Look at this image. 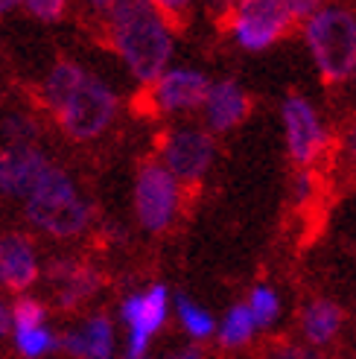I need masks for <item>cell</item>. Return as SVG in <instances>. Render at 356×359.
I'll list each match as a JSON object with an SVG mask.
<instances>
[{
    "label": "cell",
    "instance_id": "obj_12",
    "mask_svg": "<svg viewBox=\"0 0 356 359\" xmlns=\"http://www.w3.org/2000/svg\"><path fill=\"white\" fill-rule=\"evenodd\" d=\"M47 278L56 283V301L62 310H79L85 301H91L100 286H102V275L94 266L70 260V257H59L47 266Z\"/></svg>",
    "mask_w": 356,
    "mask_h": 359
},
{
    "label": "cell",
    "instance_id": "obj_7",
    "mask_svg": "<svg viewBox=\"0 0 356 359\" xmlns=\"http://www.w3.org/2000/svg\"><path fill=\"white\" fill-rule=\"evenodd\" d=\"M280 123H283V140H287V155L298 170H315L330 152V129L315 105L301 97L287 94L280 102Z\"/></svg>",
    "mask_w": 356,
    "mask_h": 359
},
{
    "label": "cell",
    "instance_id": "obj_20",
    "mask_svg": "<svg viewBox=\"0 0 356 359\" xmlns=\"http://www.w3.org/2000/svg\"><path fill=\"white\" fill-rule=\"evenodd\" d=\"M59 348V339L53 336L47 327H35V330H24L18 333V351H21L27 359H39L50 351Z\"/></svg>",
    "mask_w": 356,
    "mask_h": 359
},
{
    "label": "cell",
    "instance_id": "obj_13",
    "mask_svg": "<svg viewBox=\"0 0 356 359\" xmlns=\"http://www.w3.org/2000/svg\"><path fill=\"white\" fill-rule=\"evenodd\" d=\"M47 167L50 161L32 143H9L0 152V190L6 196H24L27 199Z\"/></svg>",
    "mask_w": 356,
    "mask_h": 359
},
{
    "label": "cell",
    "instance_id": "obj_24",
    "mask_svg": "<svg viewBox=\"0 0 356 359\" xmlns=\"http://www.w3.org/2000/svg\"><path fill=\"white\" fill-rule=\"evenodd\" d=\"M318 196V175L315 170H295L292 178V202L298 208H310Z\"/></svg>",
    "mask_w": 356,
    "mask_h": 359
},
{
    "label": "cell",
    "instance_id": "obj_10",
    "mask_svg": "<svg viewBox=\"0 0 356 359\" xmlns=\"http://www.w3.org/2000/svg\"><path fill=\"white\" fill-rule=\"evenodd\" d=\"M170 316V290L164 283H152L149 290L135 292L123 301L120 318L129 327L126 359H146L155 333L167 325Z\"/></svg>",
    "mask_w": 356,
    "mask_h": 359
},
{
    "label": "cell",
    "instance_id": "obj_8",
    "mask_svg": "<svg viewBox=\"0 0 356 359\" xmlns=\"http://www.w3.org/2000/svg\"><path fill=\"white\" fill-rule=\"evenodd\" d=\"M158 161L182 187H196L217 161V140L202 126H170L158 137Z\"/></svg>",
    "mask_w": 356,
    "mask_h": 359
},
{
    "label": "cell",
    "instance_id": "obj_22",
    "mask_svg": "<svg viewBox=\"0 0 356 359\" xmlns=\"http://www.w3.org/2000/svg\"><path fill=\"white\" fill-rule=\"evenodd\" d=\"M263 359H324L322 351H315L304 342H295V339H275V342L266 348Z\"/></svg>",
    "mask_w": 356,
    "mask_h": 359
},
{
    "label": "cell",
    "instance_id": "obj_1",
    "mask_svg": "<svg viewBox=\"0 0 356 359\" xmlns=\"http://www.w3.org/2000/svg\"><path fill=\"white\" fill-rule=\"evenodd\" d=\"M44 105L70 140H97L117 114V94L76 62H56L44 79Z\"/></svg>",
    "mask_w": 356,
    "mask_h": 359
},
{
    "label": "cell",
    "instance_id": "obj_2",
    "mask_svg": "<svg viewBox=\"0 0 356 359\" xmlns=\"http://www.w3.org/2000/svg\"><path fill=\"white\" fill-rule=\"evenodd\" d=\"M109 12V39L129 74L149 85L170 67L172 29L161 21L149 0H114Z\"/></svg>",
    "mask_w": 356,
    "mask_h": 359
},
{
    "label": "cell",
    "instance_id": "obj_5",
    "mask_svg": "<svg viewBox=\"0 0 356 359\" xmlns=\"http://www.w3.org/2000/svg\"><path fill=\"white\" fill-rule=\"evenodd\" d=\"M222 24L240 50L263 53L295 27V18L283 0H234Z\"/></svg>",
    "mask_w": 356,
    "mask_h": 359
},
{
    "label": "cell",
    "instance_id": "obj_32",
    "mask_svg": "<svg viewBox=\"0 0 356 359\" xmlns=\"http://www.w3.org/2000/svg\"><path fill=\"white\" fill-rule=\"evenodd\" d=\"M21 0H0V12H9V9H15Z\"/></svg>",
    "mask_w": 356,
    "mask_h": 359
},
{
    "label": "cell",
    "instance_id": "obj_11",
    "mask_svg": "<svg viewBox=\"0 0 356 359\" xmlns=\"http://www.w3.org/2000/svg\"><path fill=\"white\" fill-rule=\"evenodd\" d=\"M205 129L210 135H228L240 129V126L252 114V94L237 79H219L210 82L207 97L202 102Z\"/></svg>",
    "mask_w": 356,
    "mask_h": 359
},
{
    "label": "cell",
    "instance_id": "obj_15",
    "mask_svg": "<svg viewBox=\"0 0 356 359\" xmlns=\"http://www.w3.org/2000/svg\"><path fill=\"white\" fill-rule=\"evenodd\" d=\"M35 280H39V260H35V248L29 237H0V283L12 292H24Z\"/></svg>",
    "mask_w": 356,
    "mask_h": 359
},
{
    "label": "cell",
    "instance_id": "obj_23",
    "mask_svg": "<svg viewBox=\"0 0 356 359\" xmlns=\"http://www.w3.org/2000/svg\"><path fill=\"white\" fill-rule=\"evenodd\" d=\"M152 9L161 15V21L170 27V29H178L187 24V15L193 9V0H149Z\"/></svg>",
    "mask_w": 356,
    "mask_h": 359
},
{
    "label": "cell",
    "instance_id": "obj_31",
    "mask_svg": "<svg viewBox=\"0 0 356 359\" xmlns=\"http://www.w3.org/2000/svg\"><path fill=\"white\" fill-rule=\"evenodd\" d=\"M85 4H88V6H94V9H109L114 0H85Z\"/></svg>",
    "mask_w": 356,
    "mask_h": 359
},
{
    "label": "cell",
    "instance_id": "obj_29",
    "mask_svg": "<svg viewBox=\"0 0 356 359\" xmlns=\"http://www.w3.org/2000/svg\"><path fill=\"white\" fill-rule=\"evenodd\" d=\"M164 359H207V356H205V351H202L199 345H187V348L172 351V353L164 356Z\"/></svg>",
    "mask_w": 356,
    "mask_h": 359
},
{
    "label": "cell",
    "instance_id": "obj_21",
    "mask_svg": "<svg viewBox=\"0 0 356 359\" xmlns=\"http://www.w3.org/2000/svg\"><path fill=\"white\" fill-rule=\"evenodd\" d=\"M9 316H12V321H15L18 333H24V330L44 327V316H47V310H44V304H41V301H35V298H18Z\"/></svg>",
    "mask_w": 356,
    "mask_h": 359
},
{
    "label": "cell",
    "instance_id": "obj_4",
    "mask_svg": "<svg viewBox=\"0 0 356 359\" xmlns=\"http://www.w3.org/2000/svg\"><path fill=\"white\" fill-rule=\"evenodd\" d=\"M91 205H88L74 178H70L62 167L50 164L39 184L27 196V217L35 228H41L50 237H79L82 231L91 225Z\"/></svg>",
    "mask_w": 356,
    "mask_h": 359
},
{
    "label": "cell",
    "instance_id": "obj_28",
    "mask_svg": "<svg viewBox=\"0 0 356 359\" xmlns=\"http://www.w3.org/2000/svg\"><path fill=\"white\" fill-rule=\"evenodd\" d=\"M283 4H287V9L292 12L295 24H298V21H307V18L315 15L318 9H324L330 0H283Z\"/></svg>",
    "mask_w": 356,
    "mask_h": 359
},
{
    "label": "cell",
    "instance_id": "obj_30",
    "mask_svg": "<svg viewBox=\"0 0 356 359\" xmlns=\"http://www.w3.org/2000/svg\"><path fill=\"white\" fill-rule=\"evenodd\" d=\"M9 321H12V316H9V310L0 304V336H4L6 330H9Z\"/></svg>",
    "mask_w": 356,
    "mask_h": 359
},
{
    "label": "cell",
    "instance_id": "obj_17",
    "mask_svg": "<svg viewBox=\"0 0 356 359\" xmlns=\"http://www.w3.org/2000/svg\"><path fill=\"white\" fill-rule=\"evenodd\" d=\"M254 336H257V325H254L252 313H248V307L242 301L231 304L228 313L219 321V327H217L219 345L225 351H242V348H248L254 342Z\"/></svg>",
    "mask_w": 356,
    "mask_h": 359
},
{
    "label": "cell",
    "instance_id": "obj_18",
    "mask_svg": "<svg viewBox=\"0 0 356 359\" xmlns=\"http://www.w3.org/2000/svg\"><path fill=\"white\" fill-rule=\"evenodd\" d=\"M175 316H178V325L184 327V333L193 339V345L207 342V339L217 336V318L190 295H175Z\"/></svg>",
    "mask_w": 356,
    "mask_h": 359
},
{
    "label": "cell",
    "instance_id": "obj_25",
    "mask_svg": "<svg viewBox=\"0 0 356 359\" xmlns=\"http://www.w3.org/2000/svg\"><path fill=\"white\" fill-rule=\"evenodd\" d=\"M35 135H39V126H35L29 117L12 114V117L4 120V137L9 143H32Z\"/></svg>",
    "mask_w": 356,
    "mask_h": 359
},
{
    "label": "cell",
    "instance_id": "obj_19",
    "mask_svg": "<svg viewBox=\"0 0 356 359\" xmlns=\"http://www.w3.org/2000/svg\"><path fill=\"white\" fill-rule=\"evenodd\" d=\"M248 313H252L257 330H269L278 325V318L283 313V304H280V295L275 292V286L269 283H257L252 292H248V301H245Z\"/></svg>",
    "mask_w": 356,
    "mask_h": 359
},
{
    "label": "cell",
    "instance_id": "obj_3",
    "mask_svg": "<svg viewBox=\"0 0 356 359\" xmlns=\"http://www.w3.org/2000/svg\"><path fill=\"white\" fill-rule=\"evenodd\" d=\"M304 44L327 85H345L356 76V15L348 6L327 4L304 21Z\"/></svg>",
    "mask_w": 356,
    "mask_h": 359
},
{
    "label": "cell",
    "instance_id": "obj_16",
    "mask_svg": "<svg viewBox=\"0 0 356 359\" xmlns=\"http://www.w3.org/2000/svg\"><path fill=\"white\" fill-rule=\"evenodd\" d=\"M59 348L70 359H111L114 356V325L109 316H91L82 327L59 339Z\"/></svg>",
    "mask_w": 356,
    "mask_h": 359
},
{
    "label": "cell",
    "instance_id": "obj_14",
    "mask_svg": "<svg viewBox=\"0 0 356 359\" xmlns=\"http://www.w3.org/2000/svg\"><path fill=\"white\" fill-rule=\"evenodd\" d=\"M298 330L304 345L324 351L345 330V307L333 298H310L298 313Z\"/></svg>",
    "mask_w": 356,
    "mask_h": 359
},
{
    "label": "cell",
    "instance_id": "obj_6",
    "mask_svg": "<svg viewBox=\"0 0 356 359\" xmlns=\"http://www.w3.org/2000/svg\"><path fill=\"white\" fill-rule=\"evenodd\" d=\"M184 187L175 182L172 172L158 158L140 161L135 175V217L140 228L149 234L170 231L182 213Z\"/></svg>",
    "mask_w": 356,
    "mask_h": 359
},
{
    "label": "cell",
    "instance_id": "obj_27",
    "mask_svg": "<svg viewBox=\"0 0 356 359\" xmlns=\"http://www.w3.org/2000/svg\"><path fill=\"white\" fill-rule=\"evenodd\" d=\"M67 0H27V9L39 18V21H59L64 15Z\"/></svg>",
    "mask_w": 356,
    "mask_h": 359
},
{
    "label": "cell",
    "instance_id": "obj_9",
    "mask_svg": "<svg viewBox=\"0 0 356 359\" xmlns=\"http://www.w3.org/2000/svg\"><path fill=\"white\" fill-rule=\"evenodd\" d=\"M210 79L196 67H167L155 82L144 85L140 100H146V109L152 114H193L202 111V102L207 97Z\"/></svg>",
    "mask_w": 356,
    "mask_h": 359
},
{
    "label": "cell",
    "instance_id": "obj_26",
    "mask_svg": "<svg viewBox=\"0 0 356 359\" xmlns=\"http://www.w3.org/2000/svg\"><path fill=\"white\" fill-rule=\"evenodd\" d=\"M339 158L345 170L356 178V120L348 123V129L342 132V140H339Z\"/></svg>",
    "mask_w": 356,
    "mask_h": 359
}]
</instances>
